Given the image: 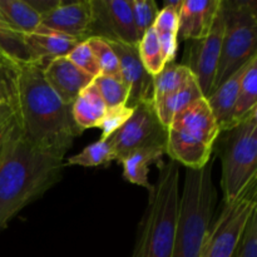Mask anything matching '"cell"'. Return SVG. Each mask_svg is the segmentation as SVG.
Instances as JSON below:
<instances>
[{
  "mask_svg": "<svg viewBox=\"0 0 257 257\" xmlns=\"http://www.w3.org/2000/svg\"><path fill=\"white\" fill-rule=\"evenodd\" d=\"M218 136L217 123L202 98L173 117L167 128V155L187 170H200L211 160Z\"/></svg>",
  "mask_w": 257,
  "mask_h": 257,
  "instance_id": "5",
  "label": "cell"
},
{
  "mask_svg": "<svg viewBox=\"0 0 257 257\" xmlns=\"http://www.w3.org/2000/svg\"><path fill=\"white\" fill-rule=\"evenodd\" d=\"M107 140L119 162L128 153L140 148L166 147L167 128L158 118L153 100H147L133 107L130 119Z\"/></svg>",
  "mask_w": 257,
  "mask_h": 257,
  "instance_id": "9",
  "label": "cell"
},
{
  "mask_svg": "<svg viewBox=\"0 0 257 257\" xmlns=\"http://www.w3.org/2000/svg\"><path fill=\"white\" fill-rule=\"evenodd\" d=\"M107 43L114 50L119 62L122 80L130 88L127 107L133 108L138 103L153 100V77L141 60L138 45H128L115 40H107Z\"/></svg>",
  "mask_w": 257,
  "mask_h": 257,
  "instance_id": "12",
  "label": "cell"
},
{
  "mask_svg": "<svg viewBox=\"0 0 257 257\" xmlns=\"http://www.w3.org/2000/svg\"><path fill=\"white\" fill-rule=\"evenodd\" d=\"M44 63H22L8 69V104L23 133L34 143L68 152L83 133L64 104L45 82Z\"/></svg>",
  "mask_w": 257,
  "mask_h": 257,
  "instance_id": "1",
  "label": "cell"
},
{
  "mask_svg": "<svg viewBox=\"0 0 257 257\" xmlns=\"http://www.w3.org/2000/svg\"><path fill=\"white\" fill-rule=\"evenodd\" d=\"M256 210L257 181L233 202L223 203L217 220L206 235L200 257H232L246 225Z\"/></svg>",
  "mask_w": 257,
  "mask_h": 257,
  "instance_id": "8",
  "label": "cell"
},
{
  "mask_svg": "<svg viewBox=\"0 0 257 257\" xmlns=\"http://www.w3.org/2000/svg\"><path fill=\"white\" fill-rule=\"evenodd\" d=\"M213 160L200 170L186 171L180 193L177 226L171 257H200L203 241L211 227L216 206L212 180Z\"/></svg>",
  "mask_w": 257,
  "mask_h": 257,
  "instance_id": "4",
  "label": "cell"
},
{
  "mask_svg": "<svg viewBox=\"0 0 257 257\" xmlns=\"http://www.w3.org/2000/svg\"><path fill=\"white\" fill-rule=\"evenodd\" d=\"M117 161L114 150L107 138H100L97 142L87 146L78 155L67 158L65 166H83V167H98L109 165Z\"/></svg>",
  "mask_w": 257,
  "mask_h": 257,
  "instance_id": "26",
  "label": "cell"
},
{
  "mask_svg": "<svg viewBox=\"0 0 257 257\" xmlns=\"http://www.w3.org/2000/svg\"><path fill=\"white\" fill-rule=\"evenodd\" d=\"M180 205V167L171 160L160 166L148 192V205L138 227L131 257H171Z\"/></svg>",
  "mask_w": 257,
  "mask_h": 257,
  "instance_id": "3",
  "label": "cell"
},
{
  "mask_svg": "<svg viewBox=\"0 0 257 257\" xmlns=\"http://www.w3.org/2000/svg\"><path fill=\"white\" fill-rule=\"evenodd\" d=\"M225 32V15L221 4L210 34L200 40H192L186 48L182 65L187 67L195 77L202 95L206 98L215 89V78L221 55L222 38Z\"/></svg>",
  "mask_w": 257,
  "mask_h": 257,
  "instance_id": "10",
  "label": "cell"
},
{
  "mask_svg": "<svg viewBox=\"0 0 257 257\" xmlns=\"http://www.w3.org/2000/svg\"><path fill=\"white\" fill-rule=\"evenodd\" d=\"M82 42L83 40L47 29L42 25L34 32L24 33V43L29 53L30 62L44 64L55 58L67 57Z\"/></svg>",
  "mask_w": 257,
  "mask_h": 257,
  "instance_id": "16",
  "label": "cell"
},
{
  "mask_svg": "<svg viewBox=\"0 0 257 257\" xmlns=\"http://www.w3.org/2000/svg\"><path fill=\"white\" fill-rule=\"evenodd\" d=\"M257 110V55L245 65L233 110V127Z\"/></svg>",
  "mask_w": 257,
  "mask_h": 257,
  "instance_id": "22",
  "label": "cell"
},
{
  "mask_svg": "<svg viewBox=\"0 0 257 257\" xmlns=\"http://www.w3.org/2000/svg\"><path fill=\"white\" fill-rule=\"evenodd\" d=\"M0 60L9 68L29 63L30 57L24 43V33L19 32L0 12Z\"/></svg>",
  "mask_w": 257,
  "mask_h": 257,
  "instance_id": "21",
  "label": "cell"
},
{
  "mask_svg": "<svg viewBox=\"0 0 257 257\" xmlns=\"http://www.w3.org/2000/svg\"><path fill=\"white\" fill-rule=\"evenodd\" d=\"M65 155L30 141L14 122L0 151V230L59 182Z\"/></svg>",
  "mask_w": 257,
  "mask_h": 257,
  "instance_id": "2",
  "label": "cell"
},
{
  "mask_svg": "<svg viewBox=\"0 0 257 257\" xmlns=\"http://www.w3.org/2000/svg\"><path fill=\"white\" fill-rule=\"evenodd\" d=\"M220 135L221 188L223 203H230L257 181V110Z\"/></svg>",
  "mask_w": 257,
  "mask_h": 257,
  "instance_id": "6",
  "label": "cell"
},
{
  "mask_svg": "<svg viewBox=\"0 0 257 257\" xmlns=\"http://www.w3.org/2000/svg\"><path fill=\"white\" fill-rule=\"evenodd\" d=\"M202 98L205 97L202 95V92H201L195 77H192L181 89H178L172 95L155 105L156 112H157L158 118L162 122V124L166 128H168L176 114L181 113L183 109L190 107L192 103H195L196 100L202 99Z\"/></svg>",
  "mask_w": 257,
  "mask_h": 257,
  "instance_id": "23",
  "label": "cell"
},
{
  "mask_svg": "<svg viewBox=\"0 0 257 257\" xmlns=\"http://www.w3.org/2000/svg\"><path fill=\"white\" fill-rule=\"evenodd\" d=\"M45 82L64 104H73L94 78L75 67L67 57L49 60L43 69Z\"/></svg>",
  "mask_w": 257,
  "mask_h": 257,
  "instance_id": "14",
  "label": "cell"
},
{
  "mask_svg": "<svg viewBox=\"0 0 257 257\" xmlns=\"http://www.w3.org/2000/svg\"><path fill=\"white\" fill-rule=\"evenodd\" d=\"M128 2H130L138 42H140L143 35L153 28L160 9L157 7V3L153 0H128Z\"/></svg>",
  "mask_w": 257,
  "mask_h": 257,
  "instance_id": "30",
  "label": "cell"
},
{
  "mask_svg": "<svg viewBox=\"0 0 257 257\" xmlns=\"http://www.w3.org/2000/svg\"><path fill=\"white\" fill-rule=\"evenodd\" d=\"M14 122L15 118L10 105L8 103L2 105L0 107V151H2L3 146H4L5 140H7Z\"/></svg>",
  "mask_w": 257,
  "mask_h": 257,
  "instance_id": "34",
  "label": "cell"
},
{
  "mask_svg": "<svg viewBox=\"0 0 257 257\" xmlns=\"http://www.w3.org/2000/svg\"><path fill=\"white\" fill-rule=\"evenodd\" d=\"M192 77V73L185 65L177 64L176 62L166 64L163 69L153 77V103L155 105L181 89Z\"/></svg>",
  "mask_w": 257,
  "mask_h": 257,
  "instance_id": "24",
  "label": "cell"
},
{
  "mask_svg": "<svg viewBox=\"0 0 257 257\" xmlns=\"http://www.w3.org/2000/svg\"><path fill=\"white\" fill-rule=\"evenodd\" d=\"M133 108L127 105H120L117 108H110L107 110V114L104 115L103 120L99 124V130L102 131V137L108 138L112 136L117 130H119L132 115Z\"/></svg>",
  "mask_w": 257,
  "mask_h": 257,
  "instance_id": "32",
  "label": "cell"
},
{
  "mask_svg": "<svg viewBox=\"0 0 257 257\" xmlns=\"http://www.w3.org/2000/svg\"><path fill=\"white\" fill-rule=\"evenodd\" d=\"M138 53L143 65L152 77L157 75L166 65L162 49L155 30L150 29L138 43Z\"/></svg>",
  "mask_w": 257,
  "mask_h": 257,
  "instance_id": "28",
  "label": "cell"
},
{
  "mask_svg": "<svg viewBox=\"0 0 257 257\" xmlns=\"http://www.w3.org/2000/svg\"><path fill=\"white\" fill-rule=\"evenodd\" d=\"M222 0H183L178 17V37L200 40L210 34Z\"/></svg>",
  "mask_w": 257,
  "mask_h": 257,
  "instance_id": "15",
  "label": "cell"
},
{
  "mask_svg": "<svg viewBox=\"0 0 257 257\" xmlns=\"http://www.w3.org/2000/svg\"><path fill=\"white\" fill-rule=\"evenodd\" d=\"M182 5L183 0L166 2L153 25L166 64L176 60L178 48V17Z\"/></svg>",
  "mask_w": 257,
  "mask_h": 257,
  "instance_id": "18",
  "label": "cell"
},
{
  "mask_svg": "<svg viewBox=\"0 0 257 257\" xmlns=\"http://www.w3.org/2000/svg\"><path fill=\"white\" fill-rule=\"evenodd\" d=\"M0 12L22 33L34 32L42 17L28 0H0Z\"/></svg>",
  "mask_w": 257,
  "mask_h": 257,
  "instance_id": "25",
  "label": "cell"
},
{
  "mask_svg": "<svg viewBox=\"0 0 257 257\" xmlns=\"http://www.w3.org/2000/svg\"><path fill=\"white\" fill-rule=\"evenodd\" d=\"M0 69H4V70H8L9 69V67H8L7 64H5L4 62H2V60H0Z\"/></svg>",
  "mask_w": 257,
  "mask_h": 257,
  "instance_id": "35",
  "label": "cell"
},
{
  "mask_svg": "<svg viewBox=\"0 0 257 257\" xmlns=\"http://www.w3.org/2000/svg\"><path fill=\"white\" fill-rule=\"evenodd\" d=\"M222 8L225 32L215 89L257 55V3L255 0H222Z\"/></svg>",
  "mask_w": 257,
  "mask_h": 257,
  "instance_id": "7",
  "label": "cell"
},
{
  "mask_svg": "<svg viewBox=\"0 0 257 257\" xmlns=\"http://www.w3.org/2000/svg\"><path fill=\"white\" fill-rule=\"evenodd\" d=\"M245 67L231 75L226 82L218 85L207 98V104L212 112L220 133L226 132L233 127V110L237 99L240 80Z\"/></svg>",
  "mask_w": 257,
  "mask_h": 257,
  "instance_id": "17",
  "label": "cell"
},
{
  "mask_svg": "<svg viewBox=\"0 0 257 257\" xmlns=\"http://www.w3.org/2000/svg\"><path fill=\"white\" fill-rule=\"evenodd\" d=\"M165 155H167L166 147H145L132 151L119 161L123 166V177L133 185L147 188L150 192L152 190V183L148 178L150 166L161 162Z\"/></svg>",
  "mask_w": 257,
  "mask_h": 257,
  "instance_id": "19",
  "label": "cell"
},
{
  "mask_svg": "<svg viewBox=\"0 0 257 257\" xmlns=\"http://www.w3.org/2000/svg\"><path fill=\"white\" fill-rule=\"evenodd\" d=\"M93 82H94L97 89L99 90L108 109L120 107V105H127L130 88L123 80L107 77V75H98Z\"/></svg>",
  "mask_w": 257,
  "mask_h": 257,
  "instance_id": "29",
  "label": "cell"
},
{
  "mask_svg": "<svg viewBox=\"0 0 257 257\" xmlns=\"http://www.w3.org/2000/svg\"><path fill=\"white\" fill-rule=\"evenodd\" d=\"M92 37L138 45L128 0H92Z\"/></svg>",
  "mask_w": 257,
  "mask_h": 257,
  "instance_id": "11",
  "label": "cell"
},
{
  "mask_svg": "<svg viewBox=\"0 0 257 257\" xmlns=\"http://www.w3.org/2000/svg\"><path fill=\"white\" fill-rule=\"evenodd\" d=\"M40 25L47 29L84 42L92 37V0H78V2L68 3L60 0L57 7L43 15Z\"/></svg>",
  "mask_w": 257,
  "mask_h": 257,
  "instance_id": "13",
  "label": "cell"
},
{
  "mask_svg": "<svg viewBox=\"0 0 257 257\" xmlns=\"http://www.w3.org/2000/svg\"><path fill=\"white\" fill-rule=\"evenodd\" d=\"M67 58L75 65V67H78L80 70H83L84 73L89 74L90 77L95 78L100 74L97 60H95L94 55H93L92 50L88 47L85 40L80 43V44H78L77 47L67 55Z\"/></svg>",
  "mask_w": 257,
  "mask_h": 257,
  "instance_id": "31",
  "label": "cell"
},
{
  "mask_svg": "<svg viewBox=\"0 0 257 257\" xmlns=\"http://www.w3.org/2000/svg\"><path fill=\"white\" fill-rule=\"evenodd\" d=\"M107 110V105L94 82L90 83L72 104L73 119L83 131L99 127Z\"/></svg>",
  "mask_w": 257,
  "mask_h": 257,
  "instance_id": "20",
  "label": "cell"
},
{
  "mask_svg": "<svg viewBox=\"0 0 257 257\" xmlns=\"http://www.w3.org/2000/svg\"><path fill=\"white\" fill-rule=\"evenodd\" d=\"M85 42L97 60L100 70L99 75H107V77L122 80L119 62H118L114 50L108 44L107 40L99 37H90Z\"/></svg>",
  "mask_w": 257,
  "mask_h": 257,
  "instance_id": "27",
  "label": "cell"
},
{
  "mask_svg": "<svg viewBox=\"0 0 257 257\" xmlns=\"http://www.w3.org/2000/svg\"><path fill=\"white\" fill-rule=\"evenodd\" d=\"M232 257H257V210L251 215Z\"/></svg>",
  "mask_w": 257,
  "mask_h": 257,
  "instance_id": "33",
  "label": "cell"
}]
</instances>
